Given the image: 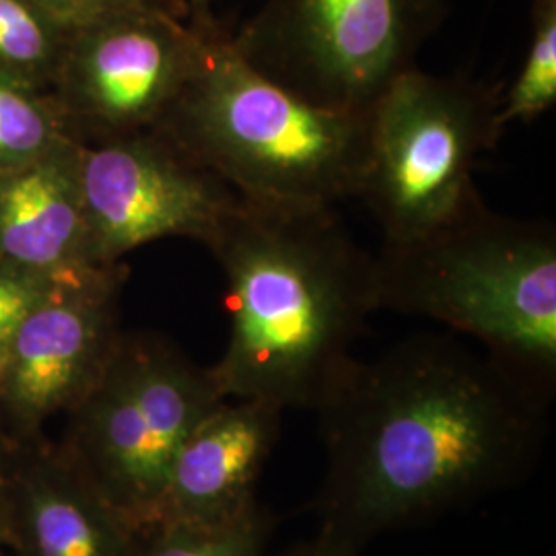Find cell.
Returning <instances> with one entry per match:
<instances>
[{
	"label": "cell",
	"instance_id": "cell-1",
	"mask_svg": "<svg viewBox=\"0 0 556 556\" xmlns=\"http://www.w3.org/2000/svg\"><path fill=\"white\" fill-rule=\"evenodd\" d=\"M548 402L447 334L358 361L318 410L326 477L319 534L363 551L532 475Z\"/></svg>",
	"mask_w": 556,
	"mask_h": 556
},
{
	"label": "cell",
	"instance_id": "cell-2",
	"mask_svg": "<svg viewBox=\"0 0 556 556\" xmlns=\"http://www.w3.org/2000/svg\"><path fill=\"white\" fill-rule=\"evenodd\" d=\"M206 248L227 280L229 340L211 367L223 396L318 413L379 312L374 256L334 204L241 194Z\"/></svg>",
	"mask_w": 556,
	"mask_h": 556
},
{
	"label": "cell",
	"instance_id": "cell-3",
	"mask_svg": "<svg viewBox=\"0 0 556 556\" xmlns=\"http://www.w3.org/2000/svg\"><path fill=\"white\" fill-rule=\"evenodd\" d=\"M378 309L433 319L551 404L556 388V229L514 219L480 192L417 238L381 243Z\"/></svg>",
	"mask_w": 556,
	"mask_h": 556
},
{
	"label": "cell",
	"instance_id": "cell-4",
	"mask_svg": "<svg viewBox=\"0 0 556 556\" xmlns=\"http://www.w3.org/2000/svg\"><path fill=\"white\" fill-rule=\"evenodd\" d=\"M157 128L241 197L358 199L369 161V108H319L264 77L213 13L199 68Z\"/></svg>",
	"mask_w": 556,
	"mask_h": 556
},
{
	"label": "cell",
	"instance_id": "cell-5",
	"mask_svg": "<svg viewBox=\"0 0 556 556\" xmlns=\"http://www.w3.org/2000/svg\"><path fill=\"white\" fill-rule=\"evenodd\" d=\"M223 400L200 367L157 334H124L93 388L66 415L60 450L139 530L160 519L181 443Z\"/></svg>",
	"mask_w": 556,
	"mask_h": 556
},
{
	"label": "cell",
	"instance_id": "cell-6",
	"mask_svg": "<svg viewBox=\"0 0 556 556\" xmlns=\"http://www.w3.org/2000/svg\"><path fill=\"white\" fill-rule=\"evenodd\" d=\"M498 108L497 89L417 66L369 105V161L358 199L378 220L383 243L417 238L478 194L472 172L505 130Z\"/></svg>",
	"mask_w": 556,
	"mask_h": 556
},
{
	"label": "cell",
	"instance_id": "cell-7",
	"mask_svg": "<svg viewBox=\"0 0 556 556\" xmlns=\"http://www.w3.org/2000/svg\"><path fill=\"white\" fill-rule=\"evenodd\" d=\"M443 0H266L233 46L264 77L319 108L363 112L443 17Z\"/></svg>",
	"mask_w": 556,
	"mask_h": 556
},
{
	"label": "cell",
	"instance_id": "cell-8",
	"mask_svg": "<svg viewBox=\"0 0 556 556\" xmlns=\"http://www.w3.org/2000/svg\"><path fill=\"white\" fill-rule=\"evenodd\" d=\"M80 190L93 266H119L128 252L157 239L206 245L238 200L160 128L80 142Z\"/></svg>",
	"mask_w": 556,
	"mask_h": 556
},
{
	"label": "cell",
	"instance_id": "cell-9",
	"mask_svg": "<svg viewBox=\"0 0 556 556\" xmlns=\"http://www.w3.org/2000/svg\"><path fill=\"white\" fill-rule=\"evenodd\" d=\"M204 17L135 9L73 31L54 83L62 118L98 140L157 128L199 68Z\"/></svg>",
	"mask_w": 556,
	"mask_h": 556
},
{
	"label": "cell",
	"instance_id": "cell-10",
	"mask_svg": "<svg viewBox=\"0 0 556 556\" xmlns=\"http://www.w3.org/2000/svg\"><path fill=\"white\" fill-rule=\"evenodd\" d=\"M119 266H93L52 285L21 321L0 363V431L11 443L41 438L100 379L118 344Z\"/></svg>",
	"mask_w": 556,
	"mask_h": 556
},
{
	"label": "cell",
	"instance_id": "cell-11",
	"mask_svg": "<svg viewBox=\"0 0 556 556\" xmlns=\"http://www.w3.org/2000/svg\"><path fill=\"white\" fill-rule=\"evenodd\" d=\"M142 530L43 439L13 443L9 544L13 556H137Z\"/></svg>",
	"mask_w": 556,
	"mask_h": 556
},
{
	"label": "cell",
	"instance_id": "cell-12",
	"mask_svg": "<svg viewBox=\"0 0 556 556\" xmlns=\"http://www.w3.org/2000/svg\"><path fill=\"white\" fill-rule=\"evenodd\" d=\"M285 410L227 397L179 447L161 498L160 521L227 526L256 505V484L273 456Z\"/></svg>",
	"mask_w": 556,
	"mask_h": 556
},
{
	"label": "cell",
	"instance_id": "cell-13",
	"mask_svg": "<svg viewBox=\"0 0 556 556\" xmlns=\"http://www.w3.org/2000/svg\"><path fill=\"white\" fill-rule=\"evenodd\" d=\"M0 262L41 277L93 268L80 190V140L60 137L48 151L0 169Z\"/></svg>",
	"mask_w": 556,
	"mask_h": 556
},
{
	"label": "cell",
	"instance_id": "cell-14",
	"mask_svg": "<svg viewBox=\"0 0 556 556\" xmlns=\"http://www.w3.org/2000/svg\"><path fill=\"white\" fill-rule=\"evenodd\" d=\"M71 31L38 0H0V77L41 91L54 85Z\"/></svg>",
	"mask_w": 556,
	"mask_h": 556
},
{
	"label": "cell",
	"instance_id": "cell-15",
	"mask_svg": "<svg viewBox=\"0 0 556 556\" xmlns=\"http://www.w3.org/2000/svg\"><path fill=\"white\" fill-rule=\"evenodd\" d=\"M275 526V517L260 503L227 526L160 521L142 530L137 556H266Z\"/></svg>",
	"mask_w": 556,
	"mask_h": 556
},
{
	"label": "cell",
	"instance_id": "cell-16",
	"mask_svg": "<svg viewBox=\"0 0 556 556\" xmlns=\"http://www.w3.org/2000/svg\"><path fill=\"white\" fill-rule=\"evenodd\" d=\"M556 105V0H534L532 36L519 73L507 91L501 93L498 118L534 122Z\"/></svg>",
	"mask_w": 556,
	"mask_h": 556
},
{
	"label": "cell",
	"instance_id": "cell-17",
	"mask_svg": "<svg viewBox=\"0 0 556 556\" xmlns=\"http://www.w3.org/2000/svg\"><path fill=\"white\" fill-rule=\"evenodd\" d=\"M59 108L38 89L0 77V169L15 167L48 151L66 135Z\"/></svg>",
	"mask_w": 556,
	"mask_h": 556
},
{
	"label": "cell",
	"instance_id": "cell-18",
	"mask_svg": "<svg viewBox=\"0 0 556 556\" xmlns=\"http://www.w3.org/2000/svg\"><path fill=\"white\" fill-rule=\"evenodd\" d=\"M56 280L59 278L41 277L0 262V363L20 330L21 321Z\"/></svg>",
	"mask_w": 556,
	"mask_h": 556
},
{
	"label": "cell",
	"instance_id": "cell-19",
	"mask_svg": "<svg viewBox=\"0 0 556 556\" xmlns=\"http://www.w3.org/2000/svg\"><path fill=\"white\" fill-rule=\"evenodd\" d=\"M38 2L43 9H48L71 34L93 21L124 13V11H135V9H167L186 17L184 11L172 0H38Z\"/></svg>",
	"mask_w": 556,
	"mask_h": 556
},
{
	"label": "cell",
	"instance_id": "cell-20",
	"mask_svg": "<svg viewBox=\"0 0 556 556\" xmlns=\"http://www.w3.org/2000/svg\"><path fill=\"white\" fill-rule=\"evenodd\" d=\"M11 466H13V443L0 431V553L7 551V544H9Z\"/></svg>",
	"mask_w": 556,
	"mask_h": 556
},
{
	"label": "cell",
	"instance_id": "cell-21",
	"mask_svg": "<svg viewBox=\"0 0 556 556\" xmlns=\"http://www.w3.org/2000/svg\"><path fill=\"white\" fill-rule=\"evenodd\" d=\"M278 556H361V551L340 540L319 534Z\"/></svg>",
	"mask_w": 556,
	"mask_h": 556
},
{
	"label": "cell",
	"instance_id": "cell-22",
	"mask_svg": "<svg viewBox=\"0 0 556 556\" xmlns=\"http://www.w3.org/2000/svg\"><path fill=\"white\" fill-rule=\"evenodd\" d=\"M176 7L184 11V15L188 20H197V17H204L211 15V4L215 0H172Z\"/></svg>",
	"mask_w": 556,
	"mask_h": 556
},
{
	"label": "cell",
	"instance_id": "cell-23",
	"mask_svg": "<svg viewBox=\"0 0 556 556\" xmlns=\"http://www.w3.org/2000/svg\"><path fill=\"white\" fill-rule=\"evenodd\" d=\"M0 556H13V555H11V553H9V551H2V553H0Z\"/></svg>",
	"mask_w": 556,
	"mask_h": 556
}]
</instances>
